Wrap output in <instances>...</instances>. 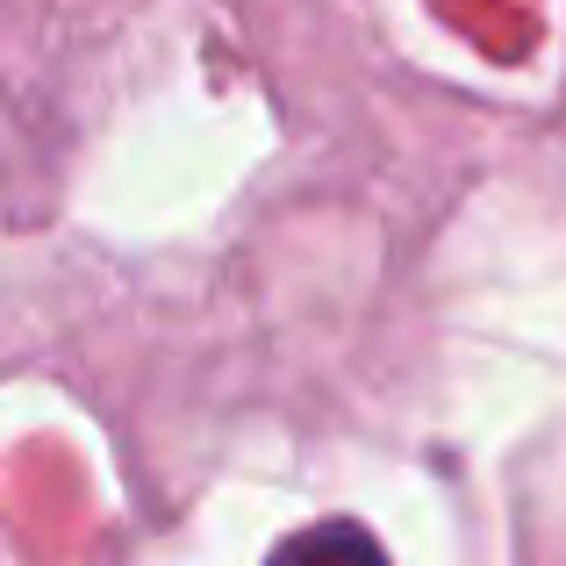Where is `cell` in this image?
Here are the masks:
<instances>
[{
    "mask_svg": "<svg viewBox=\"0 0 566 566\" xmlns=\"http://www.w3.org/2000/svg\"><path fill=\"white\" fill-rule=\"evenodd\" d=\"M265 566H395V559H387V545L359 516H316V524L287 531V538L265 553Z\"/></svg>",
    "mask_w": 566,
    "mask_h": 566,
    "instance_id": "6da1fadb",
    "label": "cell"
}]
</instances>
